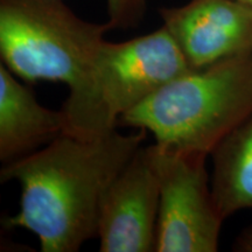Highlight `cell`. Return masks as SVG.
Returning <instances> with one entry per match:
<instances>
[{"mask_svg":"<svg viewBox=\"0 0 252 252\" xmlns=\"http://www.w3.org/2000/svg\"><path fill=\"white\" fill-rule=\"evenodd\" d=\"M145 139L144 130H115L89 139L63 133L5 163L0 181H17L21 188L19 210L6 219V226L33 232L42 252L78 251L97 238L104 194Z\"/></svg>","mask_w":252,"mask_h":252,"instance_id":"obj_1","label":"cell"},{"mask_svg":"<svg viewBox=\"0 0 252 252\" xmlns=\"http://www.w3.org/2000/svg\"><path fill=\"white\" fill-rule=\"evenodd\" d=\"M252 115V54L189 70L125 113L122 124L165 149L212 156Z\"/></svg>","mask_w":252,"mask_h":252,"instance_id":"obj_2","label":"cell"},{"mask_svg":"<svg viewBox=\"0 0 252 252\" xmlns=\"http://www.w3.org/2000/svg\"><path fill=\"white\" fill-rule=\"evenodd\" d=\"M191 70L165 26L146 35L100 45L82 93L65 99V134L96 138L116 130L125 113Z\"/></svg>","mask_w":252,"mask_h":252,"instance_id":"obj_3","label":"cell"},{"mask_svg":"<svg viewBox=\"0 0 252 252\" xmlns=\"http://www.w3.org/2000/svg\"><path fill=\"white\" fill-rule=\"evenodd\" d=\"M109 24H94L63 0H0L1 63L27 83L62 82L83 91Z\"/></svg>","mask_w":252,"mask_h":252,"instance_id":"obj_4","label":"cell"},{"mask_svg":"<svg viewBox=\"0 0 252 252\" xmlns=\"http://www.w3.org/2000/svg\"><path fill=\"white\" fill-rule=\"evenodd\" d=\"M159 179L156 252H215L223 219L206 169L207 156L149 146Z\"/></svg>","mask_w":252,"mask_h":252,"instance_id":"obj_5","label":"cell"},{"mask_svg":"<svg viewBox=\"0 0 252 252\" xmlns=\"http://www.w3.org/2000/svg\"><path fill=\"white\" fill-rule=\"evenodd\" d=\"M159 198L149 146H141L103 196L97 228L99 251H156Z\"/></svg>","mask_w":252,"mask_h":252,"instance_id":"obj_6","label":"cell"},{"mask_svg":"<svg viewBox=\"0 0 252 252\" xmlns=\"http://www.w3.org/2000/svg\"><path fill=\"white\" fill-rule=\"evenodd\" d=\"M191 70L252 54V7L236 0H190L159 9Z\"/></svg>","mask_w":252,"mask_h":252,"instance_id":"obj_7","label":"cell"},{"mask_svg":"<svg viewBox=\"0 0 252 252\" xmlns=\"http://www.w3.org/2000/svg\"><path fill=\"white\" fill-rule=\"evenodd\" d=\"M65 132L62 110L47 109L35 94L0 63V160L8 163L35 152Z\"/></svg>","mask_w":252,"mask_h":252,"instance_id":"obj_8","label":"cell"},{"mask_svg":"<svg viewBox=\"0 0 252 252\" xmlns=\"http://www.w3.org/2000/svg\"><path fill=\"white\" fill-rule=\"evenodd\" d=\"M212 189L223 219L252 209V115L212 153Z\"/></svg>","mask_w":252,"mask_h":252,"instance_id":"obj_9","label":"cell"},{"mask_svg":"<svg viewBox=\"0 0 252 252\" xmlns=\"http://www.w3.org/2000/svg\"><path fill=\"white\" fill-rule=\"evenodd\" d=\"M111 30H128L141 23L150 0H105Z\"/></svg>","mask_w":252,"mask_h":252,"instance_id":"obj_10","label":"cell"},{"mask_svg":"<svg viewBox=\"0 0 252 252\" xmlns=\"http://www.w3.org/2000/svg\"><path fill=\"white\" fill-rule=\"evenodd\" d=\"M235 251L241 252H252V226L244 230L236 241Z\"/></svg>","mask_w":252,"mask_h":252,"instance_id":"obj_11","label":"cell"},{"mask_svg":"<svg viewBox=\"0 0 252 252\" xmlns=\"http://www.w3.org/2000/svg\"><path fill=\"white\" fill-rule=\"evenodd\" d=\"M236 1L242 2V4L248 5V6H251V7H252V0H236Z\"/></svg>","mask_w":252,"mask_h":252,"instance_id":"obj_12","label":"cell"}]
</instances>
